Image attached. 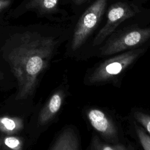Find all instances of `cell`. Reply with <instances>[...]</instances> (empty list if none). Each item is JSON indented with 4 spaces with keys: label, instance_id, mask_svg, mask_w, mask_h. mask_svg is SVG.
Here are the masks:
<instances>
[{
    "label": "cell",
    "instance_id": "8",
    "mask_svg": "<svg viewBox=\"0 0 150 150\" xmlns=\"http://www.w3.org/2000/svg\"><path fill=\"white\" fill-rule=\"evenodd\" d=\"M79 149V140L74 131L71 128L64 129L50 148L51 150H77Z\"/></svg>",
    "mask_w": 150,
    "mask_h": 150
},
{
    "label": "cell",
    "instance_id": "3",
    "mask_svg": "<svg viewBox=\"0 0 150 150\" xmlns=\"http://www.w3.org/2000/svg\"><path fill=\"white\" fill-rule=\"evenodd\" d=\"M107 0H96L80 16L76 26L71 49L74 52L86 42L100 22L107 5Z\"/></svg>",
    "mask_w": 150,
    "mask_h": 150
},
{
    "label": "cell",
    "instance_id": "9",
    "mask_svg": "<svg viewBox=\"0 0 150 150\" xmlns=\"http://www.w3.org/2000/svg\"><path fill=\"white\" fill-rule=\"evenodd\" d=\"M23 128V121L18 117H0V131L7 135H12L20 131Z\"/></svg>",
    "mask_w": 150,
    "mask_h": 150
},
{
    "label": "cell",
    "instance_id": "11",
    "mask_svg": "<svg viewBox=\"0 0 150 150\" xmlns=\"http://www.w3.org/2000/svg\"><path fill=\"white\" fill-rule=\"evenodd\" d=\"M90 149L96 150H127L129 148L121 144L103 142L98 137L94 136L91 141Z\"/></svg>",
    "mask_w": 150,
    "mask_h": 150
},
{
    "label": "cell",
    "instance_id": "1",
    "mask_svg": "<svg viewBox=\"0 0 150 150\" xmlns=\"http://www.w3.org/2000/svg\"><path fill=\"white\" fill-rule=\"evenodd\" d=\"M56 42L52 38L25 35L9 54V61L18 84L16 100L27 98L34 92L40 74L46 69Z\"/></svg>",
    "mask_w": 150,
    "mask_h": 150
},
{
    "label": "cell",
    "instance_id": "16",
    "mask_svg": "<svg viewBox=\"0 0 150 150\" xmlns=\"http://www.w3.org/2000/svg\"><path fill=\"white\" fill-rule=\"evenodd\" d=\"M87 1H88V0H73L74 3L76 5H81L83 3H84Z\"/></svg>",
    "mask_w": 150,
    "mask_h": 150
},
{
    "label": "cell",
    "instance_id": "13",
    "mask_svg": "<svg viewBox=\"0 0 150 150\" xmlns=\"http://www.w3.org/2000/svg\"><path fill=\"white\" fill-rule=\"evenodd\" d=\"M134 118L150 134V115L141 111H137L134 114Z\"/></svg>",
    "mask_w": 150,
    "mask_h": 150
},
{
    "label": "cell",
    "instance_id": "14",
    "mask_svg": "<svg viewBox=\"0 0 150 150\" xmlns=\"http://www.w3.org/2000/svg\"><path fill=\"white\" fill-rule=\"evenodd\" d=\"M136 132L142 148L145 150H150V137L138 127H136Z\"/></svg>",
    "mask_w": 150,
    "mask_h": 150
},
{
    "label": "cell",
    "instance_id": "2",
    "mask_svg": "<svg viewBox=\"0 0 150 150\" xmlns=\"http://www.w3.org/2000/svg\"><path fill=\"white\" fill-rule=\"evenodd\" d=\"M144 52L143 49H133L106 59L90 74L88 83L96 84L111 80L132 64Z\"/></svg>",
    "mask_w": 150,
    "mask_h": 150
},
{
    "label": "cell",
    "instance_id": "15",
    "mask_svg": "<svg viewBox=\"0 0 150 150\" xmlns=\"http://www.w3.org/2000/svg\"><path fill=\"white\" fill-rule=\"evenodd\" d=\"M11 4V0H0V12L8 8Z\"/></svg>",
    "mask_w": 150,
    "mask_h": 150
},
{
    "label": "cell",
    "instance_id": "17",
    "mask_svg": "<svg viewBox=\"0 0 150 150\" xmlns=\"http://www.w3.org/2000/svg\"><path fill=\"white\" fill-rule=\"evenodd\" d=\"M0 145H1V144H0Z\"/></svg>",
    "mask_w": 150,
    "mask_h": 150
},
{
    "label": "cell",
    "instance_id": "6",
    "mask_svg": "<svg viewBox=\"0 0 150 150\" xmlns=\"http://www.w3.org/2000/svg\"><path fill=\"white\" fill-rule=\"evenodd\" d=\"M87 118L91 126L104 138L116 144L118 139L117 128L105 112L98 108H90L87 112Z\"/></svg>",
    "mask_w": 150,
    "mask_h": 150
},
{
    "label": "cell",
    "instance_id": "10",
    "mask_svg": "<svg viewBox=\"0 0 150 150\" xmlns=\"http://www.w3.org/2000/svg\"><path fill=\"white\" fill-rule=\"evenodd\" d=\"M59 0H30L26 5L27 9H36L42 14L50 13L56 11Z\"/></svg>",
    "mask_w": 150,
    "mask_h": 150
},
{
    "label": "cell",
    "instance_id": "5",
    "mask_svg": "<svg viewBox=\"0 0 150 150\" xmlns=\"http://www.w3.org/2000/svg\"><path fill=\"white\" fill-rule=\"evenodd\" d=\"M137 12L126 3L118 2L111 5L108 11L107 22L94 39L93 45L102 43L122 22L134 16Z\"/></svg>",
    "mask_w": 150,
    "mask_h": 150
},
{
    "label": "cell",
    "instance_id": "12",
    "mask_svg": "<svg viewBox=\"0 0 150 150\" xmlns=\"http://www.w3.org/2000/svg\"><path fill=\"white\" fill-rule=\"evenodd\" d=\"M3 143L6 148L13 150H21L23 146L22 141L19 138L14 136L6 137L3 140Z\"/></svg>",
    "mask_w": 150,
    "mask_h": 150
},
{
    "label": "cell",
    "instance_id": "7",
    "mask_svg": "<svg viewBox=\"0 0 150 150\" xmlns=\"http://www.w3.org/2000/svg\"><path fill=\"white\" fill-rule=\"evenodd\" d=\"M64 96L62 90H58L50 97L40 112L38 122L40 125L47 124L54 118L62 107Z\"/></svg>",
    "mask_w": 150,
    "mask_h": 150
},
{
    "label": "cell",
    "instance_id": "4",
    "mask_svg": "<svg viewBox=\"0 0 150 150\" xmlns=\"http://www.w3.org/2000/svg\"><path fill=\"white\" fill-rule=\"evenodd\" d=\"M150 39V28H134L112 38L102 47L101 56H108L127 50L133 49Z\"/></svg>",
    "mask_w": 150,
    "mask_h": 150
}]
</instances>
